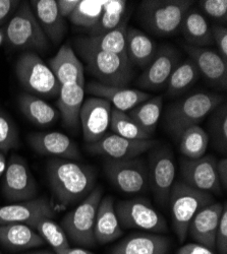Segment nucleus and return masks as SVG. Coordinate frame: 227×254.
Here are the masks:
<instances>
[{
	"label": "nucleus",
	"instance_id": "09e8293b",
	"mask_svg": "<svg viewBox=\"0 0 227 254\" xmlns=\"http://www.w3.org/2000/svg\"><path fill=\"white\" fill-rule=\"evenodd\" d=\"M57 254H95L87 249H84V248H73V247H70L66 250H63L58 252Z\"/></svg>",
	"mask_w": 227,
	"mask_h": 254
},
{
	"label": "nucleus",
	"instance_id": "9b49d317",
	"mask_svg": "<svg viewBox=\"0 0 227 254\" xmlns=\"http://www.w3.org/2000/svg\"><path fill=\"white\" fill-rule=\"evenodd\" d=\"M2 184V192L9 202L27 201L37 197L38 187L27 161L12 155L6 164Z\"/></svg>",
	"mask_w": 227,
	"mask_h": 254
},
{
	"label": "nucleus",
	"instance_id": "de8ad7c7",
	"mask_svg": "<svg viewBox=\"0 0 227 254\" xmlns=\"http://www.w3.org/2000/svg\"><path fill=\"white\" fill-rule=\"evenodd\" d=\"M217 175L221 186L226 190L227 188V159L223 158L217 161Z\"/></svg>",
	"mask_w": 227,
	"mask_h": 254
},
{
	"label": "nucleus",
	"instance_id": "7ed1b4c3",
	"mask_svg": "<svg viewBox=\"0 0 227 254\" xmlns=\"http://www.w3.org/2000/svg\"><path fill=\"white\" fill-rule=\"evenodd\" d=\"M194 3L189 0H144L139 9L141 22L157 36L175 35Z\"/></svg>",
	"mask_w": 227,
	"mask_h": 254
},
{
	"label": "nucleus",
	"instance_id": "423d86ee",
	"mask_svg": "<svg viewBox=\"0 0 227 254\" xmlns=\"http://www.w3.org/2000/svg\"><path fill=\"white\" fill-rule=\"evenodd\" d=\"M103 189L96 186L91 193L61 221L69 240L75 244L94 247L97 242L94 236V228L97 210L102 199Z\"/></svg>",
	"mask_w": 227,
	"mask_h": 254
},
{
	"label": "nucleus",
	"instance_id": "6e6552de",
	"mask_svg": "<svg viewBox=\"0 0 227 254\" xmlns=\"http://www.w3.org/2000/svg\"><path fill=\"white\" fill-rule=\"evenodd\" d=\"M9 45L19 49H34L45 51L49 42L30 6L24 2L10 19L4 32Z\"/></svg>",
	"mask_w": 227,
	"mask_h": 254
},
{
	"label": "nucleus",
	"instance_id": "6ab92c4d",
	"mask_svg": "<svg viewBox=\"0 0 227 254\" xmlns=\"http://www.w3.org/2000/svg\"><path fill=\"white\" fill-rule=\"evenodd\" d=\"M225 203L212 202L195 215L189 226L188 234L200 245L215 249V236Z\"/></svg>",
	"mask_w": 227,
	"mask_h": 254
},
{
	"label": "nucleus",
	"instance_id": "603ef678",
	"mask_svg": "<svg viewBox=\"0 0 227 254\" xmlns=\"http://www.w3.org/2000/svg\"><path fill=\"white\" fill-rule=\"evenodd\" d=\"M5 40V35H4V32L0 29V45H1L3 43V41Z\"/></svg>",
	"mask_w": 227,
	"mask_h": 254
},
{
	"label": "nucleus",
	"instance_id": "c756f323",
	"mask_svg": "<svg viewBox=\"0 0 227 254\" xmlns=\"http://www.w3.org/2000/svg\"><path fill=\"white\" fill-rule=\"evenodd\" d=\"M129 18L125 20L118 28L108 32L104 35L96 37H81L76 39L81 44L91 48L110 52L128 59L127 54V32H128Z\"/></svg>",
	"mask_w": 227,
	"mask_h": 254
},
{
	"label": "nucleus",
	"instance_id": "a211bd4d",
	"mask_svg": "<svg viewBox=\"0 0 227 254\" xmlns=\"http://www.w3.org/2000/svg\"><path fill=\"white\" fill-rule=\"evenodd\" d=\"M29 143L38 154L56 159L79 160L77 145L68 135L61 132H36L29 136Z\"/></svg>",
	"mask_w": 227,
	"mask_h": 254
},
{
	"label": "nucleus",
	"instance_id": "c9c22d12",
	"mask_svg": "<svg viewBox=\"0 0 227 254\" xmlns=\"http://www.w3.org/2000/svg\"><path fill=\"white\" fill-rule=\"evenodd\" d=\"M109 128L113 133L134 140H144L151 139L153 136L151 133L144 130L142 127L129 116L128 113L121 112L116 109L111 111V120Z\"/></svg>",
	"mask_w": 227,
	"mask_h": 254
},
{
	"label": "nucleus",
	"instance_id": "4be33fe9",
	"mask_svg": "<svg viewBox=\"0 0 227 254\" xmlns=\"http://www.w3.org/2000/svg\"><path fill=\"white\" fill-rule=\"evenodd\" d=\"M171 240L155 233H135L121 240L110 254H167Z\"/></svg>",
	"mask_w": 227,
	"mask_h": 254
},
{
	"label": "nucleus",
	"instance_id": "39448f33",
	"mask_svg": "<svg viewBox=\"0 0 227 254\" xmlns=\"http://www.w3.org/2000/svg\"><path fill=\"white\" fill-rule=\"evenodd\" d=\"M224 98L214 93L200 92L175 103L166 113V125L169 132L178 138L190 127L198 125L223 103Z\"/></svg>",
	"mask_w": 227,
	"mask_h": 254
},
{
	"label": "nucleus",
	"instance_id": "4c0bfd02",
	"mask_svg": "<svg viewBox=\"0 0 227 254\" xmlns=\"http://www.w3.org/2000/svg\"><path fill=\"white\" fill-rule=\"evenodd\" d=\"M105 4L106 1L99 0H79V3L69 18L75 26L90 31L98 23Z\"/></svg>",
	"mask_w": 227,
	"mask_h": 254
},
{
	"label": "nucleus",
	"instance_id": "473e14b6",
	"mask_svg": "<svg viewBox=\"0 0 227 254\" xmlns=\"http://www.w3.org/2000/svg\"><path fill=\"white\" fill-rule=\"evenodd\" d=\"M180 153L191 160L205 156L209 144V134L199 125L185 129L177 138Z\"/></svg>",
	"mask_w": 227,
	"mask_h": 254
},
{
	"label": "nucleus",
	"instance_id": "1a4fd4ad",
	"mask_svg": "<svg viewBox=\"0 0 227 254\" xmlns=\"http://www.w3.org/2000/svg\"><path fill=\"white\" fill-rule=\"evenodd\" d=\"M114 206L118 221L125 228L139 229L155 234L168 231L166 220L146 198L120 200Z\"/></svg>",
	"mask_w": 227,
	"mask_h": 254
},
{
	"label": "nucleus",
	"instance_id": "2eb2a0df",
	"mask_svg": "<svg viewBox=\"0 0 227 254\" xmlns=\"http://www.w3.org/2000/svg\"><path fill=\"white\" fill-rule=\"evenodd\" d=\"M111 104L102 98H89L82 103L79 112L82 136L87 144L94 143L104 136L110 126Z\"/></svg>",
	"mask_w": 227,
	"mask_h": 254
},
{
	"label": "nucleus",
	"instance_id": "e433bc0d",
	"mask_svg": "<svg viewBox=\"0 0 227 254\" xmlns=\"http://www.w3.org/2000/svg\"><path fill=\"white\" fill-rule=\"evenodd\" d=\"M34 229L43 238L45 243H48L52 247L55 254L71 247L65 230L51 218H42L39 220Z\"/></svg>",
	"mask_w": 227,
	"mask_h": 254
},
{
	"label": "nucleus",
	"instance_id": "f8f14e48",
	"mask_svg": "<svg viewBox=\"0 0 227 254\" xmlns=\"http://www.w3.org/2000/svg\"><path fill=\"white\" fill-rule=\"evenodd\" d=\"M149 162V184L161 205H167L170 189L174 183L175 164L171 151L166 146L152 149Z\"/></svg>",
	"mask_w": 227,
	"mask_h": 254
},
{
	"label": "nucleus",
	"instance_id": "f3484780",
	"mask_svg": "<svg viewBox=\"0 0 227 254\" xmlns=\"http://www.w3.org/2000/svg\"><path fill=\"white\" fill-rule=\"evenodd\" d=\"M179 53L171 46H162L138 79L141 88L157 90L167 83L171 73L178 65Z\"/></svg>",
	"mask_w": 227,
	"mask_h": 254
},
{
	"label": "nucleus",
	"instance_id": "a18cd8bd",
	"mask_svg": "<svg viewBox=\"0 0 227 254\" xmlns=\"http://www.w3.org/2000/svg\"><path fill=\"white\" fill-rule=\"evenodd\" d=\"M79 0H57L56 5L60 15L64 18L70 17L71 14L75 11Z\"/></svg>",
	"mask_w": 227,
	"mask_h": 254
},
{
	"label": "nucleus",
	"instance_id": "9d476101",
	"mask_svg": "<svg viewBox=\"0 0 227 254\" xmlns=\"http://www.w3.org/2000/svg\"><path fill=\"white\" fill-rule=\"evenodd\" d=\"M104 171L111 183L121 192L134 194L143 192L149 186V172L142 160L106 159Z\"/></svg>",
	"mask_w": 227,
	"mask_h": 254
},
{
	"label": "nucleus",
	"instance_id": "2f4dec72",
	"mask_svg": "<svg viewBox=\"0 0 227 254\" xmlns=\"http://www.w3.org/2000/svg\"><path fill=\"white\" fill-rule=\"evenodd\" d=\"M128 18V1L107 0L98 23L89 31V36L96 37L111 32Z\"/></svg>",
	"mask_w": 227,
	"mask_h": 254
},
{
	"label": "nucleus",
	"instance_id": "79ce46f5",
	"mask_svg": "<svg viewBox=\"0 0 227 254\" xmlns=\"http://www.w3.org/2000/svg\"><path fill=\"white\" fill-rule=\"evenodd\" d=\"M215 249L219 254H227V207L226 203L215 236Z\"/></svg>",
	"mask_w": 227,
	"mask_h": 254
},
{
	"label": "nucleus",
	"instance_id": "ea45409f",
	"mask_svg": "<svg viewBox=\"0 0 227 254\" xmlns=\"http://www.w3.org/2000/svg\"><path fill=\"white\" fill-rule=\"evenodd\" d=\"M19 145L18 131L13 121L0 111V152L3 154Z\"/></svg>",
	"mask_w": 227,
	"mask_h": 254
},
{
	"label": "nucleus",
	"instance_id": "a19ab883",
	"mask_svg": "<svg viewBox=\"0 0 227 254\" xmlns=\"http://www.w3.org/2000/svg\"><path fill=\"white\" fill-rule=\"evenodd\" d=\"M199 6L204 13L215 18L221 23L227 22V1L226 0H202Z\"/></svg>",
	"mask_w": 227,
	"mask_h": 254
},
{
	"label": "nucleus",
	"instance_id": "5701e85b",
	"mask_svg": "<svg viewBox=\"0 0 227 254\" xmlns=\"http://www.w3.org/2000/svg\"><path fill=\"white\" fill-rule=\"evenodd\" d=\"M47 65L60 86L68 83H78L85 86L84 66L71 45L61 46L56 55L48 60Z\"/></svg>",
	"mask_w": 227,
	"mask_h": 254
},
{
	"label": "nucleus",
	"instance_id": "7c9ffc66",
	"mask_svg": "<svg viewBox=\"0 0 227 254\" xmlns=\"http://www.w3.org/2000/svg\"><path fill=\"white\" fill-rule=\"evenodd\" d=\"M18 106L22 113L38 126H49L60 117L59 111L51 105L28 93L19 96Z\"/></svg>",
	"mask_w": 227,
	"mask_h": 254
},
{
	"label": "nucleus",
	"instance_id": "b1692460",
	"mask_svg": "<svg viewBox=\"0 0 227 254\" xmlns=\"http://www.w3.org/2000/svg\"><path fill=\"white\" fill-rule=\"evenodd\" d=\"M30 6L47 39L59 44L67 33L66 18L60 15L55 0H32Z\"/></svg>",
	"mask_w": 227,
	"mask_h": 254
},
{
	"label": "nucleus",
	"instance_id": "bb28decb",
	"mask_svg": "<svg viewBox=\"0 0 227 254\" xmlns=\"http://www.w3.org/2000/svg\"><path fill=\"white\" fill-rule=\"evenodd\" d=\"M58 97V111L63 117L65 126L69 128H77L79 112L84 103L85 86L78 83L64 84L60 87Z\"/></svg>",
	"mask_w": 227,
	"mask_h": 254
},
{
	"label": "nucleus",
	"instance_id": "cd10ccee",
	"mask_svg": "<svg viewBox=\"0 0 227 254\" xmlns=\"http://www.w3.org/2000/svg\"><path fill=\"white\" fill-rule=\"evenodd\" d=\"M180 30L187 44L190 46L206 48L214 44L211 27L207 19L201 11L193 6L185 13Z\"/></svg>",
	"mask_w": 227,
	"mask_h": 254
},
{
	"label": "nucleus",
	"instance_id": "864d4df0",
	"mask_svg": "<svg viewBox=\"0 0 227 254\" xmlns=\"http://www.w3.org/2000/svg\"><path fill=\"white\" fill-rule=\"evenodd\" d=\"M0 254H2V253H1V251H0Z\"/></svg>",
	"mask_w": 227,
	"mask_h": 254
},
{
	"label": "nucleus",
	"instance_id": "c85d7f7f",
	"mask_svg": "<svg viewBox=\"0 0 227 254\" xmlns=\"http://www.w3.org/2000/svg\"><path fill=\"white\" fill-rule=\"evenodd\" d=\"M157 52L155 42L142 31L129 27L127 32V54L131 63L146 68Z\"/></svg>",
	"mask_w": 227,
	"mask_h": 254
},
{
	"label": "nucleus",
	"instance_id": "c03bdc74",
	"mask_svg": "<svg viewBox=\"0 0 227 254\" xmlns=\"http://www.w3.org/2000/svg\"><path fill=\"white\" fill-rule=\"evenodd\" d=\"M176 254H215L213 250L198 243H189L177 249Z\"/></svg>",
	"mask_w": 227,
	"mask_h": 254
},
{
	"label": "nucleus",
	"instance_id": "412c9836",
	"mask_svg": "<svg viewBox=\"0 0 227 254\" xmlns=\"http://www.w3.org/2000/svg\"><path fill=\"white\" fill-rule=\"evenodd\" d=\"M86 90L89 94L102 98L113 104L114 109L127 112L138 105L146 102L151 98L148 93L142 92L140 90L121 88V87H110L102 84L98 81H92L87 84Z\"/></svg>",
	"mask_w": 227,
	"mask_h": 254
},
{
	"label": "nucleus",
	"instance_id": "aec40b11",
	"mask_svg": "<svg viewBox=\"0 0 227 254\" xmlns=\"http://www.w3.org/2000/svg\"><path fill=\"white\" fill-rule=\"evenodd\" d=\"M183 49L195 62L200 74L210 82L226 89L227 86V62L218 52L208 49L183 45Z\"/></svg>",
	"mask_w": 227,
	"mask_h": 254
},
{
	"label": "nucleus",
	"instance_id": "dca6fc26",
	"mask_svg": "<svg viewBox=\"0 0 227 254\" xmlns=\"http://www.w3.org/2000/svg\"><path fill=\"white\" fill-rule=\"evenodd\" d=\"M55 205L47 197H35L31 200L0 206V225L25 224L32 228L42 218H52Z\"/></svg>",
	"mask_w": 227,
	"mask_h": 254
},
{
	"label": "nucleus",
	"instance_id": "a878e982",
	"mask_svg": "<svg viewBox=\"0 0 227 254\" xmlns=\"http://www.w3.org/2000/svg\"><path fill=\"white\" fill-rule=\"evenodd\" d=\"M0 244L12 251L44 246L46 243L37 231L25 224L0 225Z\"/></svg>",
	"mask_w": 227,
	"mask_h": 254
},
{
	"label": "nucleus",
	"instance_id": "f03ea898",
	"mask_svg": "<svg viewBox=\"0 0 227 254\" xmlns=\"http://www.w3.org/2000/svg\"><path fill=\"white\" fill-rule=\"evenodd\" d=\"M75 46L85 61L87 68L102 84L126 88L133 77L132 63L129 59L110 52L100 51L81 44L77 40Z\"/></svg>",
	"mask_w": 227,
	"mask_h": 254
},
{
	"label": "nucleus",
	"instance_id": "3c124183",
	"mask_svg": "<svg viewBox=\"0 0 227 254\" xmlns=\"http://www.w3.org/2000/svg\"><path fill=\"white\" fill-rule=\"evenodd\" d=\"M28 254H55L54 252H51L49 250H42V251H36V252H31Z\"/></svg>",
	"mask_w": 227,
	"mask_h": 254
},
{
	"label": "nucleus",
	"instance_id": "f257e3e1",
	"mask_svg": "<svg viewBox=\"0 0 227 254\" xmlns=\"http://www.w3.org/2000/svg\"><path fill=\"white\" fill-rule=\"evenodd\" d=\"M46 169L53 195L61 207L85 199L95 188L96 173L89 165L53 158Z\"/></svg>",
	"mask_w": 227,
	"mask_h": 254
},
{
	"label": "nucleus",
	"instance_id": "f704fd0d",
	"mask_svg": "<svg viewBox=\"0 0 227 254\" xmlns=\"http://www.w3.org/2000/svg\"><path fill=\"white\" fill-rule=\"evenodd\" d=\"M200 71L195 64V62L190 58L178 64L170 77L167 80V93L169 96H177L190 87L199 79Z\"/></svg>",
	"mask_w": 227,
	"mask_h": 254
},
{
	"label": "nucleus",
	"instance_id": "ddd939ff",
	"mask_svg": "<svg viewBox=\"0 0 227 254\" xmlns=\"http://www.w3.org/2000/svg\"><path fill=\"white\" fill-rule=\"evenodd\" d=\"M180 173L182 181L189 186L211 194H220L221 184L217 175V160L214 156H203L195 160L182 159Z\"/></svg>",
	"mask_w": 227,
	"mask_h": 254
},
{
	"label": "nucleus",
	"instance_id": "58836bf2",
	"mask_svg": "<svg viewBox=\"0 0 227 254\" xmlns=\"http://www.w3.org/2000/svg\"><path fill=\"white\" fill-rule=\"evenodd\" d=\"M209 120V133L212 143L218 152L226 153L227 150V105L220 104L211 112ZM209 136V137H210Z\"/></svg>",
	"mask_w": 227,
	"mask_h": 254
},
{
	"label": "nucleus",
	"instance_id": "0eeeda50",
	"mask_svg": "<svg viewBox=\"0 0 227 254\" xmlns=\"http://www.w3.org/2000/svg\"><path fill=\"white\" fill-rule=\"evenodd\" d=\"M15 75L22 87L31 95L56 97L60 84L49 66L35 52H25L15 63Z\"/></svg>",
	"mask_w": 227,
	"mask_h": 254
},
{
	"label": "nucleus",
	"instance_id": "49530a36",
	"mask_svg": "<svg viewBox=\"0 0 227 254\" xmlns=\"http://www.w3.org/2000/svg\"><path fill=\"white\" fill-rule=\"evenodd\" d=\"M18 3V1H14V0H0V23L3 22Z\"/></svg>",
	"mask_w": 227,
	"mask_h": 254
},
{
	"label": "nucleus",
	"instance_id": "4468645a",
	"mask_svg": "<svg viewBox=\"0 0 227 254\" xmlns=\"http://www.w3.org/2000/svg\"><path fill=\"white\" fill-rule=\"evenodd\" d=\"M158 143L154 139L134 140L107 132L100 140L87 144V149L90 153L104 156L106 159L130 160L154 149Z\"/></svg>",
	"mask_w": 227,
	"mask_h": 254
},
{
	"label": "nucleus",
	"instance_id": "37998d69",
	"mask_svg": "<svg viewBox=\"0 0 227 254\" xmlns=\"http://www.w3.org/2000/svg\"><path fill=\"white\" fill-rule=\"evenodd\" d=\"M213 43L217 45L219 55L227 62V29L222 26L214 25L211 27Z\"/></svg>",
	"mask_w": 227,
	"mask_h": 254
},
{
	"label": "nucleus",
	"instance_id": "72a5a7b5",
	"mask_svg": "<svg viewBox=\"0 0 227 254\" xmlns=\"http://www.w3.org/2000/svg\"><path fill=\"white\" fill-rule=\"evenodd\" d=\"M163 98L161 96L150 98L128 113L141 127L153 135L162 112Z\"/></svg>",
	"mask_w": 227,
	"mask_h": 254
},
{
	"label": "nucleus",
	"instance_id": "393cba45",
	"mask_svg": "<svg viewBox=\"0 0 227 254\" xmlns=\"http://www.w3.org/2000/svg\"><path fill=\"white\" fill-rule=\"evenodd\" d=\"M123 234L118 221L114 199L108 195L102 197L95 220L94 236L98 244H107L120 238Z\"/></svg>",
	"mask_w": 227,
	"mask_h": 254
},
{
	"label": "nucleus",
	"instance_id": "20e7f679",
	"mask_svg": "<svg viewBox=\"0 0 227 254\" xmlns=\"http://www.w3.org/2000/svg\"><path fill=\"white\" fill-rule=\"evenodd\" d=\"M212 202H214V197L211 193L193 188L182 180L173 183L168 203L171 210L173 229L179 242H184L187 239L189 226L195 215Z\"/></svg>",
	"mask_w": 227,
	"mask_h": 254
},
{
	"label": "nucleus",
	"instance_id": "8fccbe9b",
	"mask_svg": "<svg viewBox=\"0 0 227 254\" xmlns=\"http://www.w3.org/2000/svg\"><path fill=\"white\" fill-rule=\"evenodd\" d=\"M6 158L5 155L0 152V178H1L4 175L5 172V169H6Z\"/></svg>",
	"mask_w": 227,
	"mask_h": 254
}]
</instances>
